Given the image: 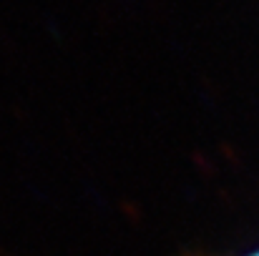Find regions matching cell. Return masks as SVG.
<instances>
[{"instance_id":"cell-1","label":"cell","mask_w":259,"mask_h":256,"mask_svg":"<svg viewBox=\"0 0 259 256\" xmlns=\"http://www.w3.org/2000/svg\"><path fill=\"white\" fill-rule=\"evenodd\" d=\"M249 256H259V251H254V254H249Z\"/></svg>"}]
</instances>
